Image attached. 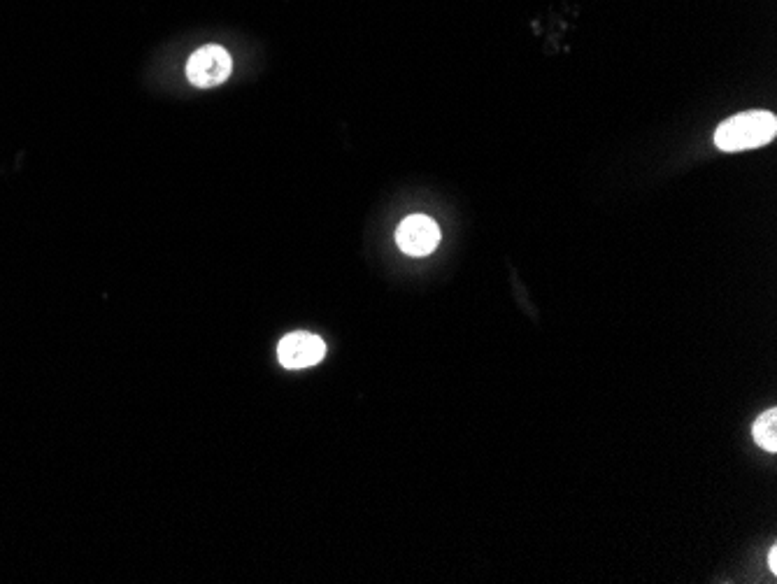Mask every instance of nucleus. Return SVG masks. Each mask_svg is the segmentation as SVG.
Wrapping results in <instances>:
<instances>
[{
	"label": "nucleus",
	"mask_w": 777,
	"mask_h": 584,
	"mask_svg": "<svg viewBox=\"0 0 777 584\" xmlns=\"http://www.w3.org/2000/svg\"><path fill=\"white\" fill-rule=\"evenodd\" d=\"M231 70V54L219 45H205L196 49L187 63L189 82L198 89L219 87V84H224L228 77H231Z\"/></svg>",
	"instance_id": "nucleus-2"
},
{
	"label": "nucleus",
	"mask_w": 777,
	"mask_h": 584,
	"mask_svg": "<svg viewBox=\"0 0 777 584\" xmlns=\"http://www.w3.org/2000/svg\"><path fill=\"white\" fill-rule=\"evenodd\" d=\"M754 443L766 452H777V410H766L752 426Z\"/></svg>",
	"instance_id": "nucleus-5"
},
{
	"label": "nucleus",
	"mask_w": 777,
	"mask_h": 584,
	"mask_svg": "<svg viewBox=\"0 0 777 584\" xmlns=\"http://www.w3.org/2000/svg\"><path fill=\"white\" fill-rule=\"evenodd\" d=\"M768 568L777 573V547H771V552H768Z\"/></svg>",
	"instance_id": "nucleus-6"
},
{
	"label": "nucleus",
	"mask_w": 777,
	"mask_h": 584,
	"mask_svg": "<svg viewBox=\"0 0 777 584\" xmlns=\"http://www.w3.org/2000/svg\"><path fill=\"white\" fill-rule=\"evenodd\" d=\"M777 119L771 112L754 110L726 119L715 131V145L722 152H745L764 147L775 138Z\"/></svg>",
	"instance_id": "nucleus-1"
},
{
	"label": "nucleus",
	"mask_w": 777,
	"mask_h": 584,
	"mask_svg": "<svg viewBox=\"0 0 777 584\" xmlns=\"http://www.w3.org/2000/svg\"><path fill=\"white\" fill-rule=\"evenodd\" d=\"M324 354V340L312 336V333H291V336L282 338L280 347H277L280 363L289 370H303L315 366V363L324 359Z\"/></svg>",
	"instance_id": "nucleus-4"
},
{
	"label": "nucleus",
	"mask_w": 777,
	"mask_h": 584,
	"mask_svg": "<svg viewBox=\"0 0 777 584\" xmlns=\"http://www.w3.org/2000/svg\"><path fill=\"white\" fill-rule=\"evenodd\" d=\"M396 242L405 254L429 256L440 242V229L431 217L412 215L403 219L396 231Z\"/></svg>",
	"instance_id": "nucleus-3"
}]
</instances>
